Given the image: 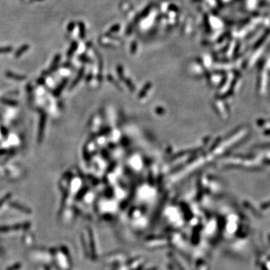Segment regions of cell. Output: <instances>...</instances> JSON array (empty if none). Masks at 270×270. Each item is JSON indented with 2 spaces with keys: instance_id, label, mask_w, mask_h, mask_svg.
<instances>
[{
  "instance_id": "cell-1",
  "label": "cell",
  "mask_w": 270,
  "mask_h": 270,
  "mask_svg": "<svg viewBox=\"0 0 270 270\" xmlns=\"http://www.w3.org/2000/svg\"><path fill=\"white\" fill-rule=\"evenodd\" d=\"M45 122H46V115L45 114H43L41 115L40 119V127L39 130H38V141L41 142L42 137H43V134H44V130H45Z\"/></svg>"
},
{
  "instance_id": "cell-2",
  "label": "cell",
  "mask_w": 270,
  "mask_h": 270,
  "mask_svg": "<svg viewBox=\"0 0 270 270\" xmlns=\"http://www.w3.org/2000/svg\"><path fill=\"white\" fill-rule=\"evenodd\" d=\"M7 75L9 77H12V78L16 79V80H24V79H25V77H23V76H20V75H14V74L12 73H9V74H7Z\"/></svg>"
},
{
  "instance_id": "cell-3",
  "label": "cell",
  "mask_w": 270,
  "mask_h": 270,
  "mask_svg": "<svg viewBox=\"0 0 270 270\" xmlns=\"http://www.w3.org/2000/svg\"><path fill=\"white\" fill-rule=\"evenodd\" d=\"M3 101H4L5 104H7V105H17V103H16L15 101H11L3 100Z\"/></svg>"
},
{
  "instance_id": "cell-4",
  "label": "cell",
  "mask_w": 270,
  "mask_h": 270,
  "mask_svg": "<svg viewBox=\"0 0 270 270\" xmlns=\"http://www.w3.org/2000/svg\"><path fill=\"white\" fill-rule=\"evenodd\" d=\"M9 50H10V49L9 50H8V49H0V53L1 52H2V53L7 52V51H9Z\"/></svg>"
}]
</instances>
